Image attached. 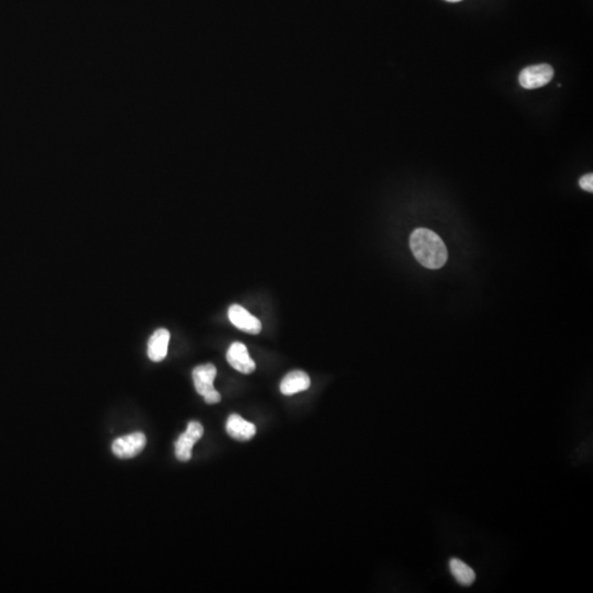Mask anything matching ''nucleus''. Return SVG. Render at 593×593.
<instances>
[{
	"mask_svg": "<svg viewBox=\"0 0 593 593\" xmlns=\"http://www.w3.org/2000/svg\"><path fill=\"white\" fill-rule=\"evenodd\" d=\"M446 1H450V3H458V1H461V0H446Z\"/></svg>",
	"mask_w": 593,
	"mask_h": 593,
	"instance_id": "13",
	"label": "nucleus"
},
{
	"mask_svg": "<svg viewBox=\"0 0 593 593\" xmlns=\"http://www.w3.org/2000/svg\"><path fill=\"white\" fill-rule=\"evenodd\" d=\"M225 428L229 435L237 441H250L256 434V426L239 415H230Z\"/></svg>",
	"mask_w": 593,
	"mask_h": 593,
	"instance_id": "8",
	"label": "nucleus"
},
{
	"mask_svg": "<svg viewBox=\"0 0 593 593\" xmlns=\"http://www.w3.org/2000/svg\"><path fill=\"white\" fill-rule=\"evenodd\" d=\"M217 376V368L212 364L197 366L192 371L196 390L203 395L207 404H214L221 401V395L214 389L213 382Z\"/></svg>",
	"mask_w": 593,
	"mask_h": 593,
	"instance_id": "2",
	"label": "nucleus"
},
{
	"mask_svg": "<svg viewBox=\"0 0 593 593\" xmlns=\"http://www.w3.org/2000/svg\"><path fill=\"white\" fill-rule=\"evenodd\" d=\"M410 248L417 261L426 268L439 269L447 261L446 245L439 235L428 229H415L412 232Z\"/></svg>",
	"mask_w": 593,
	"mask_h": 593,
	"instance_id": "1",
	"label": "nucleus"
},
{
	"mask_svg": "<svg viewBox=\"0 0 593 593\" xmlns=\"http://www.w3.org/2000/svg\"><path fill=\"white\" fill-rule=\"evenodd\" d=\"M203 426L197 421H191L187 426L185 433L181 434L175 443L176 457L181 461H188L191 458L194 445L202 437Z\"/></svg>",
	"mask_w": 593,
	"mask_h": 593,
	"instance_id": "4",
	"label": "nucleus"
},
{
	"mask_svg": "<svg viewBox=\"0 0 593 593\" xmlns=\"http://www.w3.org/2000/svg\"><path fill=\"white\" fill-rule=\"evenodd\" d=\"M226 360L234 369L242 373H252L255 371V362L251 358L246 346L240 342H234L226 353Z\"/></svg>",
	"mask_w": 593,
	"mask_h": 593,
	"instance_id": "7",
	"label": "nucleus"
},
{
	"mask_svg": "<svg viewBox=\"0 0 593 593\" xmlns=\"http://www.w3.org/2000/svg\"><path fill=\"white\" fill-rule=\"evenodd\" d=\"M579 186L585 191H593V175L592 174H585L579 179Z\"/></svg>",
	"mask_w": 593,
	"mask_h": 593,
	"instance_id": "12",
	"label": "nucleus"
},
{
	"mask_svg": "<svg viewBox=\"0 0 593 593\" xmlns=\"http://www.w3.org/2000/svg\"><path fill=\"white\" fill-rule=\"evenodd\" d=\"M554 77V69L548 64L528 66L521 71L520 85L525 89H536L547 85Z\"/></svg>",
	"mask_w": 593,
	"mask_h": 593,
	"instance_id": "3",
	"label": "nucleus"
},
{
	"mask_svg": "<svg viewBox=\"0 0 593 593\" xmlns=\"http://www.w3.org/2000/svg\"><path fill=\"white\" fill-rule=\"evenodd\" d=\"M229 318L234 327L244 332L258 334L261 331V321L242 305H231L229 309Z\"/></svg>",
	"mask_w": 593,
	"mask_h": 593,
	"instance_id": "6",
	"label": "nucleus"
},
{
	"mask_svg": "<svg viewBox=\"0 0 593 593\" xmlns=\"http://www.w3.org/2000/svg\"><path fill=\"white\" fill-rule=\"evenodd\" d=\"M146 445V435L141 432H135L115 439L113 444V452L119 458H132L140 454Z\"/></svg>",
	"mask_w": 593,
	"mask_h": 593,
	"instance_id": "5",
	"label": "nucleus"
},
{
	"mask_svg": "<svg viewBox=\"0 0 593 593\" xmlns=\"http://www.w3.org/2000/svg\"><path fill=\"white\" fill-rule=\"evenodd\" d=\"M310 377L302 371H294L287 373L280 384V391L285 395H292L301 393L310 387Z\"/></svg>",
	"mask_w": 593,
	"mask_h": 593,
	"instance_id": "10",
	"label": "nucleus"
},
{
	"mask_svg": "<svg viewBox=\"0 0 593 593\" xmlns=\"http://www.w3.org/2000/svg\"><path fill=\"white\" fill-rule=\"evenodd\" d=\"M450 574H453L456 581L464 587H469L476 580V572L470 566L467 565L458 558H452L448 563Z\"/></svg>",
	"mask_w": 593,
	"mask_h": 593,
	"instance_id": "11",
	"label": "nucleus"
},
{
	"mask_svg": "<svg viewBox=\"0 0 593 593\" xmlns=\"http://www.w3.org/2000/svg\"><path fill=\"white\" fill-rule=\"evenodd\" d=\"M170 334L166 329H159L148 340V355L153 362H161L167 355Z\"/></svg>",
	"mask_w": 593,
	"mask_h": 593,
	"instance_id": "9",
	"label": "nucleus"
}]
</instances>
